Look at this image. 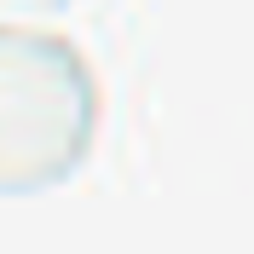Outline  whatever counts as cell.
Returning <instances> with one entry per match:
<instances>
[{
	"mask_svg": "<svg viewBox=\"0 0 254 254\" xmlns=\"http://www.w3.org/2000/svg\"><path fill=\"white\" fill-rule=\"evenodd\" d=\"M104 81L93 58L47 29L0 17V202L75 185L98 156Z\"/></svg>",
	"mask_w": 254,
	"mask_h": 254,
	"instance_id": "cell-1",
	"label": "cell"
},
{
	"mask_svg": "<svg viewBox=\"0 0 254 254\" xmlns=\"http://www.w3.org/2000/svg\"><path fill=\"white\" fill-rule=\"evenodd\" d=\"M75 0H0V17H17V23H47V17H64Z\"/></svg>",
	"mask_w": 254,
	"mask_h": 254,
	"instance_id": "cell-2",
	"label": "cell"
}]
</instances>
